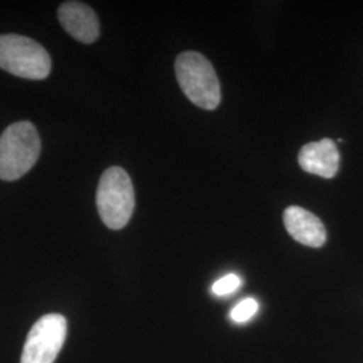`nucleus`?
<instances>
[{
  "label": "nucleus",
  "mask_w": 363,
  "mask_h": 363,
  "mask_svg": "<svg viewBox=\"0 0 363 363\" xmlns=\"http://www.w3.org/2000/svg\"><path fill=\"white\" fill-rule=\"evenodd\" d=\"M40 139L30 121L13 123L0 136V179L13 182L26 175L38 160Z\"/></svg>",
  "instance_id": "obj_1"
},
{
  "label": "nucleus",
  "mask_w": 363,
  "mask_h": 363,
  "mask_svg": "<svg viewBox=\"0 0 363 363\" xmlns=\"http://www.w3.org/2000/svg\"><path fill=\"white\" fill-rule=\"evenodd\" d=\"M175 73L183 93L193 104L213 111L220 103V86L214 67L196 52H184L175 61Z\"/></svg>",
  "instance_id": "obj_2"
},
{
  "label": "nucleus",
  "mask_w": 363,
  "mask_h": 363,
  "mask_svg": "<svg viewBox=\"0 0 363 363\" xmlns=\"http://www.w3.org/2000/svg\"><path fill=\"white\" fill-rule=\"evenodd\" d=\"M101 220L112 230H120L130 222L135 208V190L130 175L121 167L105 169L96 195Z\"/></svg>",
  "instance_id": "obj_3"
},
{
  "label": "nucleus",
  "mask_w": 363,
  "mask_h": 363,
  "mask_svg": "<svg viewBox=\"0 0 363 363\" xmlns=\"http://www.w3.org/2000/svg\"><path fill=\"white\" fill-rule=\"evenodd\" d=\"M0 67L26 79H45L50 74L52 60L38 42L16 34L0 35Z\"/></svg>",
  "instance_id": "obj_4"
},
{
  "label": "nucleus",
  "mask_w": 363,
  "mask_h": 363,
  "mask_svg": "<svg viewBox=\"0 0 363 363\" xmlns=\"http://www.w3.org/2000/svg\"><path fill=\"white\" fill-rule=\"evenodd\" d=\"M65 316L49 313L39 318L28 331L21 363H54L65 343Z\"/></svg>",
  "instance_id": "obj_5"
},
{
  "label": "nucleus",
  "mask_w": 363,
  "mask_h": 363,
  "mask_svg": "<svg viewBox=\"0 0 363 363\" xmlns=\"http://www.w3.org/2000/svg\"><path fill=\"white\" fill-rule=\"evenodd\" d=\"M58 19L66 31L82 43H93L100 35V22L91 7L81 1H65L58 9Z\"/></svg>",
  "instance_id": "obj_6"
},
{
  "label": "nucleus",
  "mask_w": 363,
  "mask_h": 363,
  "mask_svg": "<svg viewBox=\"0 0 363 363\" xmlns=\"http://www.w3.org/2000/svg\"><path fill=\"white\" fill-rule=\"evenodd\" d=\"M298 159L300 167L306 172L331 179L337 175L340 156L334 140L322 139L303 145Z\"/></svg>",
  "instance_id": "obj_7"
},
{
  "label": "nucleus",
  "mask_w": 363,
  "mask_h": 363,
  "mask_svg": "<svg viewBox=\"0 0 363 363\" xmlns=\"http://www.w3.org/2000/svg\"><path fill=\"white\" fill-rule=\"evenodd\" d=\"M284 225L286 232L298 244L311 247L325 245L327 240L325 225L311 211L300 206H289L284 211Z\"/></svg>",
  "instance_id": "obj_8"
},
{
  "label": "nucleus",
  "mask_w": 363,
  "mask_h": 363,
  "mask_svg": "<svg viewBox=\"0 0 363 363\" xmlns=\"http://www.w3.org/2000/svg\"><path fill=\"white\" fill-rule=\"evenodd\" d=\"M259 311V303L257 300L253 298H244L242 301H240L232 312H230V318L235 323H245L247 320H250L256 313Z\"/></svg>",
  "instance_id": "obj_9"
},
{
  "label": "nucleus",
  "mask_w": 363,
  "mask_h": 363,
  "mask_svg": "<svg viewBox=\"0 0 363 363\" xmlns=\"http://www.w3.org/2000/svg\"><path fill=\"white\" fill-rule=\"evenodd\" d=\"M242 284V280L240 276L234 274V273H229L223 277H220V280H217L213 284V294L217 296H226V295H232L234 294L240 286Z\"/></svg>",
  "instance_id": "obj_10"
}]
</instances>
